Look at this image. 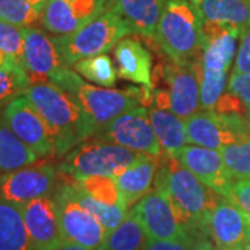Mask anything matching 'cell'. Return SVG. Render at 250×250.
<instances>
[{
  "label": "cell",
  "mask_w": 250,
  "mask_h": 250,
  "mask_svg": "<svg viewBox=\"0 0 250 250\" xmlns=\"http://www.w3.org/2000/svg\"><path fill=\"white\" fill-rule=\"evenodd\" d=\"M43 117L56 147L57 159L96 135V128L83 110L52 82L31 83L24 95Z\"/></svg>",
  "instance_id": "1"
},
{
  "label": "cell",
  "mask_w": 250,
  "mask_h": 250,
  "mask_svg": "<svg viewBox=\"0 0 250 250\" xmlns=\"http://www.w3.org/2000/svg\"><path fill=\"white\" fill-rule=\"evenodd\" d=\"M154 185L161 189L174 206L188 231L207 233V215L221 195L206 187L175 157L163 153Z\"/></svg>",
  "instance_id": "2"
},
{
  "label": "cell",
  "mask_w": 250,
  "mask_h": 250,
  "mask_svg": "<svg viewBox=\"0 0 250 250\" xmlns=\"http://www.w3.org/2000/svg\"><path fill=\"white\" fill-rule=\"evenodd\" d=\"M205 46L197 62L200 82V108L214 110L228 85L229 67L235 60L242 31L238 28L202 22Z\"/></svg>",
  "instance_id": "3"
},
{
  "label": "cell",
  "mask_w": 250,
  "mask_h": 250,
  "mask_svg": "<svg viewBox=\"0 0 250 250\" xmlns=\"http://www.w3.org/2000/svg\"><path fill=\"white\" fill-rule=\"evenodd\" d=\"M154 41L171 62L192 65L200 60L205 36L190 0H167Z\"/></svg>",
  "instance_id": "4"
},
{
  "label": "cell",
  "mask_w": 250,
  "mask_h": 250,
  "mask_svg": "<svg viewBox=\"0 0 250 250\" xmlns=\"http://www.w3.org/2000/svg\"><path fill=\"white\" fill-rule=\"evenodd\" d=\"M49 82L60 88L83 110L92 124L95 125L96 135L116 117L139 106L138 102L128 93V90L89 85L81 78L75 70L65 65H62L52 72Z\"/></svg>",
  "instance_id": "5"
},
{
  "label": "cell",
  "mask_w": 250,
  "mask_h": 250,
  "mask_svg": "<svg viewBox=\"0 0 250 250\" xmlns=\"http://www.w3.org/2000/svg\"><path fill=\"white\" fill-rule=\"evenodd\" d=\"M131 34L132 31L123 17L108 7L83 27L67 35H54L53 39L62 64L72 67L82 59L107 53Z\"/></svg>",
  "instance_id": "6"
},
{
  "label": "cell",
  "mask_w": 250,
  "mask_h": 250,
  "mask_svg": "<svg viewBox=\"0 0 250 250\" xmlns=\"http://www.w3.org/2000/svg\"><path fill=\"white\" fill-rule=\"evenodd\" d=\"M143 154L102 139L86 141L65 154L57 170L72 179L89 175L114 177L135 164Z\"/></svg>",
  "instance_id": "7"
},
{
  "label": "cell",
  "mask_w": 250,
  "mask_h": 250,
  "mask_svg": "<svg viewBox=\"0 0 250 250\" xmlns=\"http://www.w3.org/2000/svg\"><path fill=\"white\" fill-rule=\"evenodd\" d=\"M53 196L64 241L89 250L100 249L107 236V229L74 197L68 182L56 189Z\"/></svg>",
  "instance_id": "8"
},
{
  "label": "cell",
  "mask_w": 250,
  "mask_h": 250,
  "mask_svg": "<svg viewBox=\"0 0 250 250\" xmlns=\"http://www.w3.org/2000/svg\"><path fill=\"white\" fill-rule=\"evenodd\" d=\"M189 142L213 150H221L229 143L250 138V120L241 116L220 114L202 110L185 120Z\"/></svg>",
  "instance_id": "9"
},
{
  "label": "cell",
  "mask_w": 250,
  "mask_h": 250,
  "mask_svg": "<svg viewBox=\"0 0 250 250\" xmlns=\"http://www.w3.org/2000/svg\"><path fill=\"white\" fill-rule=\"evenodd\" d=\"M96 138L154 157L163 154L160 143L153 131L149 110L143 106H136L116 117L96 135Z\"/></svg>",
  "instance_id": "10"
},
{
  "label": "cell",
  "mask_w": 250,
  "mask_h": 250,
  "mask_svg": "<svg viewBox=\"0 0 250 250\" xmlns=\"http://www.w3.org/2000/svg\"><path fill=\"white\" fill-rule=\"evenodd\" d=\"M1 114L13 132L35 153L38 159L56 156L53 136L49 126L25 96H18L10 102Z\"/></svg>",
  "instance_id": "11"
},
{
  "label": "cell",
  "mask_w": 250,
  "mask_h": 250,
  "mask_svg": "<svg viewBox=\"0 0 250 250\" xmlns=\"http://www.w3.org/2000/svg\"><path fill=\"white\" fill-rule=\"evenodd\" d=\"M57 168L52 164H31L20 170L0 174V199L22 206L56 192Z\"/></svg>",
  "instance_id": "12"
},
{
  "label": "cell",
  "mask_w": 250,
  "mask_h": 250,
  "mask_svg": "<svg viewBox=\"0 0 250 250\" xmlns=\"http://www.w3.org/2000/svg\"><path fill=\"white\" fill-rule=\"evenodd\" d=\"M131 210L150 242L175 239L190 232L182 224L168 196L159 188L152 189Z\"/></svg>",
  "instance_id": "13"
},
{
  "label": "cell",
  "mask_w": 250,
  "mask_h": 250,
  "mask_svg": "<svg viewBox=\"0 0 250 250\" xmlns=\"http://www.w3.org/2000/svg\"><path fill=\"white\" fill-rule=\"evenodd\" d=\"M206 228L215 246L223 250H241L250 242V217L224 196L210 210Z\"/></svg>",
  "instance_id": "14"
},
{
  "label": "cell",
  "mask_w": 250,
  "mask_h": 250,
  "mask_svg": "<svg viewBox=\"0 0 250 250\" xmlns=\"http://www.w3.org/2000/svg\"><path fill=\"white\" fill-rule=\"evenodd\" d=\"M110 0H49L42 11L41 25L56 36L83 27L108 9Z\"/></svg>",
  "instance_id": "15"
},
{
  "label": "cell",
  "mask_w": 250,
  "mask_h": 250,
  "mask_svg": "<svg viewBox=\"0 0 250 250\" xmlns=\"http://www.w3.org/2000/svg\"><path fill=\"white\" fill-rule=\"evenodd\" d=\"M32 250H53L64 242L53 195L21 206Z\"/></svg>",
  "instance_id": "16"
},
{
  "label": "cell",
  "mask_w": 250,
  "mask_h": 250,
  "mask_svg": "<svg viewBox=\"0 0 250 250\" xmlns=\"http://www.w3.org/2000/svg\"><path fill=\"white\" fill-rule=\"evenodd\" d=\"M22 65L31 83L47 82L50 74L64 65L53 36L39 28L27 27L22 28Z\"/></svg>",
  "instance_id": "17"
},
{
  "label": "cell",
  "mask_w": 250,
  "mask_h": 250,
  "mask_svg": "<svg viewBox=\"0 0 250 250\" xmlns=\"http://www.w3.org/2000/svg\"><path fill=\"white\" fill-rule=\"evenodd\" d=\"M197 62L192 65H178L171 62L167 64L161 72L168 85L170 111L184 120L200 111V82Z\"/></svg>",
  "instance_id": "18"
},
{
  "label": "cell",
  "mask_w": 250,
  "mask_h": 250,
  "mask_svg": "<svg viewBox=\"0 0 250 250\" xmlns=\"http://www.w3.org/2000/svg\"><path fill=\"white\" fill-rule=\"evenodd\" d=\"M177 160L200 179L206 187L224 196L233 179L225 168L221 153L197 145H187L175 156Z\"/></svg>",
  "instance_id": "19"
},
{
  "label": "cell",
  "mask_w": 250,
  "mask_h": 250,
  "mask_svg": "<svg viewBox=\"0 0 250 250\" xmlns=\"http://www.w3.org/2000/svg\"><path fill=\"white\" fill-rule=\"evenodd\" d=\"M114 59L118 78L141 86L153 88L152 54L141 41L134 38L121 39L114 47Z\"/></svg>",
  "instance_id": "20"
},
{
  "label": "cell",
  "mask_w": 250,
  "mask_h": 250,
  "mask_svg": "<svg viewBox=\"0 0 250 250\" xmlns=\"http://www.w3.org/2000/svg\"><path fill=\"white\" fill-rule=\"evenodd\" d=\"M159 157L143 154L131 167L113 177L128 210L152 190L159 170Z\"/></svg>",
  "instance_id": "21"
},
{
  "label": "cell",
  "mask_w": 250,
  "mask_h": 250,
  "mask_svg": "<svg viewBox=\"0 0 250 250\" xmlns=\"http://www.w3.org/2000/svg\"><path fill=\"white\" fill-rule=\"evenodd\" d=\"M167 0H110L108 7L118 13L132 34L154 39Z\"/></svg>",
  "instance_id": "22"
},
{
  "label": "cell",
  "mask_w": 250,
  "mask_h": 250,
  "mask_svg": "<svg viewBox=\"0 0 250 250\" xmlns=\"http://www.w3.org/2000/svg\"><path fill=\"white\" fill-rule=\"evenodd\" d=\"M200 22H214L238 28L242 34L250 28V0H190Z\"/></svg>",
  "instance_id": "23"
},
{
  "label": "cell",
  "mask_w": 250,
  "mask_h": 250,
  "mask_svg": "<svg viewBox=\"0 0 250 250\" xmlns=\"http://www.w3.org/2000/svg\"><path fill=\"white\" fill-rule=\"evenodd\" d=\"M149 117L163 153L174 157L184 146H187L189 138L184 118L175 116L170 110L157 107L149 110Z\"/></svg>",
  "instance_id": "24"
},
{
  "label": "cell",
  "mask_w": 250,
  "mask_h": 250,
  "mask_svg": "<svg viewBox=\"0 0 250 250\" xmlns=\"http://www.w3.org/2000/svg\"><path fill=\"white\" fill-rule=\"evenodd\" d=\"M0 250H32L21 206L0 199Z\"/></svg>",
  "instance_id": "25"
},
{
  "label": "cell",
  "mask_w": 250,
  "mask_h": 250,
  "mask_svg": "<svg viewBox=\"0 0 250 250\" xmlns=\"http://www.w3.org/2000/svg\"><path fill=\"white\" fill-rule=\"evenodd\" d=\"M36 154L13 132L0 113V174L35 164Z\"/></svg>",
  "instance_id": "26"
},
{
  "label": "cell",
  "mask_w": 250,
  "mask_h": 250,
  "mask_svg": "<svg viewBox=\"0 0 250 250\" xmlns=\"http://www.w3.org/2000/svg\"><path fill=\"white\" fill-rule=\"evenodd\" d=\"M149 242L150 239L145 232L142 224L132 210H128L124 221L113 231H108L99 250H145Z\"/></svg>",
  "instance_id": "27"
},
{
  "label": "cell",
  "mask_w": 250,
  "mask_h": 250,
  "mask_svg": "<svg viewBox=\"0 0 250 250\" xmlns=\"http://www.w3.org/2000/svg\"><path fill=\"white\" fill-rule=\"evenodd\" d=\"M68 185H70L74 197L89 211L90 214L95 215V218L107 229V232L117 228L124 221V218L128 214V208H125L124 206L104 205L96 199H93L74 179H72V182H68Z\"/></svg>",
  "instance_id": "28"
},
{
  "label": "cell",
  "mask_w": 250,
  "mask_h": 250,
  "mask_svg": "<svg viewBox=\"0 0 250 250\" xmlns=\"http://www.w3.org/2000/svg\"><path fill=\"white\" fill-rule=\"evenodd\" d=\"M72 68L83 77L85 80L90 81L92 83L102 86V88H114L118 78L116 65L107 54H98L82 59L77 62Z\"/></svg>",
  "instance_id": "29"
},
{
  "label": "cell",
  "mask_w": 250,
  "mask_h": 250,
  "mask_svg": "<svg viewBox=\"0 0 250 250\" xmlns=\"http://www.w3.org/2000/svg\"><path fill=\"white\" fill-rule=\"evenodd\" d=\"M225 168L235 179H250V138L229 143L220 150Z\"/></svg>",
  "instance_id": "30"
},
{
  "label": "cell",
  "mask_w": 250,
  "mask_h": 250,
  "mask_svg": "<svg viewBox=\"0 0 250 250\" xmlns=\"http://www.w3.org/2000/svg\"><path fill=\"white\" fill-rule=\"evenodd\" d=\"M29 85L31 78L22 65L11 64L0 68V108H4L10 102L22 96Z\"/></svg>",
  "instance_id": "31"
},
{
  "label": "cell",
  "mask_w": 250,
  "mask_h": 250,
  "mask_svg": "<svg viewBox=\"0 0 250 250\" xmlns=\"http://www.w3.org/2000/svg\"><path fill=\"white\" fill-rule=\"evenodd\" d=\"M86 193L93 199L110 206H124L121 193L118 190L116 181L113 177L106 175H89L74 179ZM126 208V207H125Z\"/></svg>",
  "instance_id": "32"
},
{
  "label": "cell",
  "mask_w": 250,
  "mask_h": 250,
  "mask_svg": "<svg viewBox=\"0 0 250 250\" xmlns=\"http://www.w3.org/2000/svg\"><path fill=\"white\" fill-rule=\"evenodd\" d=\"M42 13L29 0H0V20L20 28L41 22Z\"/></svg>",
  "instance_id": "33"
},
{
  "label": "cell",
  "mask_w": 250,
  "mask_h": 250,
  "mask_svg": "<svg viewBox=\"0 0 250 250\" xmlns=\"http://www.w3.org/2000/svg\"><path fill=\"white\" fill-rule=\"evenodd\" d=\"M22 45H24L22 28L0 20V50L21 65H22Z\"/></svg>",
  "instance_id": "34"
},
{
  "label": "cell",
  "mask_w": 250,
  "mask_h": 250,
  "mask_svg": "<svg viewBox=\"0 0 250 250\" xmlns=\"http://www.w3.org/2000/svg\"><path fill=\"white\" fill-rule=\"evenodd\" d=\"M206 243L207 241L202 238V233L189 232L175 239L149 242L145 250H200Z\"/></svg>",
  "instance_id": "35"
},
{
  "label": "cell",
  "mask_w": 250,
  "mask_h": 250,
  "mask_svg": "<svg viewBox=\"0 0 250 250\" xmlns=\"http://www.w3.org/2000/svg\"><path fill=\"white\" fill-rule=\"evenodd\" d=\"M224 197L231 200L250 217V179H235Z\"/></svg>",
  "instance_id": "36"
},
{
  "label": "cell",
  "mask_w": 250,
  "mask_h": 250,
  "mask_svg": "<svg viewBox=\"0 0 250 250\" xmlns=\"http://www.w3.org/2000/svg\"><path fill=\"white\" fill-rule=\"evenodd\" d=\"M214 111L220 114H227V116H241L249 118L248 108L243 104V102L236 95H233L228 90L224 92L223 96L215 103Z\"/></svg>",
  "instance_id": "37"
},
{
  "label": "cell",
  "mask_w": 250,
  "mask_h": 250,
  "mask_svg": "<svg viewBox=\"0 0 250 250\" xmlns=\"http://www.w3.org/2000/svg\"><path fill=\"white\" fill-rule=\"evenodd\" d=\"M227 90L236 95L248 108L250 120V74H231Z\"/></svg>",
  "instance_id": "38"
},
{
  "label": "cell",
  "mask_w": 250,
  "mask_h": 250,
  "mask_svg": "<svg viewBox=\"0 0 250 250\" xmlns=\"http://www.w3.org/2000/svg\"><path fill=\"white\" fill-rule=\"evenodd\" d=\"M233 74H250V28L241 35L238 52L233 60Z\"/></svg>",
  "instance_id": "39"
},
{
  "label": "cell",
  "mask_w": 250,
  "mask_h": 250,
  "mask_svg": "<svg viewBox=\"0 0 250 250\" xmlns=\"http://www.w3.org/2000/svg\"><path fill=\"white\" fill-rule=\"evenodd\" d=\"M154 103L157 108L170 110V93L166 89L154 90Z\"/></svg>",
  "instance_id": "40"
},
{
  "label": "cell",
  "mask_w": 250,
  "mask_h": 250,
  "mask_svg": "<svg viewBox=\"0 0 250 250\" xmlns=\"http://www.w3.org/2000/svg\"><path fill=\"white\" fill-rule=\"evenodd\" d=\"M53 250H89V249H86V248H83V246H80V245H77V243H72V242L64 241L62 245H59V246Z\"/></svg>",
  "instance_id": "41"
},
{
  "label": "cell",
  "mask_w": 250,
  "mask_h": 250,
  "mask_svg": "<svg viewBox=\"0 0 250 250\" xmlns=\"http://www.w3.org/2000/svg\"><path fill=\"white\" fill-rule=\"evenodd\" d=\"M11 64H18L14 60H11L7 54H4L1 50H0V68H4V67H9ZM21 65V64H20Z\"/></svg>",
  "instance_id": "42"
},
{
  "label": "cell",
  "mask_w": 250,
  "mask_h": 250,
  "mask_svg": "<svg viewBox=\"0 0 250 250\" xmlns=\"http://www.w3.org/2000/svg\"><path fill=\"white\" fill-rule=\"evenodd\" d=\"M34 6H35L36 9L39 10L41 13L43 11V9H45V6H46V3L49 1V0H29Z\"/></svg>",
  "instance_id": "43"
},
{
  "label": "cell",
  "mask_w": 250,
  "mask_h": 250,
  "mask_svg": "<svg viewBox=\"0 0 250 250\" xmlns=\"http://www.w3.org/2000/svg\"><path fill=\"white\" fill-rule=\"evenodd\" d=\"M200 250H223V249H220V248H217V246H213V245H211V243H210V242H207V243H206L205 246H203V248H202V249Z\"/></svg>",
  "instance_id": "44"
},
{
  "label": "cell",
  "mask_w": 250,
  "mask_h": 250,
  "mask_svg": "<svg viewBox=\"0 0 250 250\" xmlns=\"http://www.w3.org/2000/svg\"><path fill=\"white\" fill-rule=\"evenodd\" d=\"M241 250H250V242L249 243H246V245H245V246H243Z\"/></svg>",
  "instance_id": "45"
}]
</instances>
